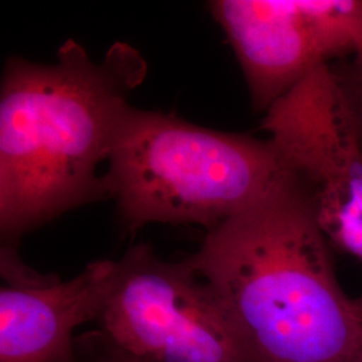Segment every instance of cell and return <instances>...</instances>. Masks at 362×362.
I'll list each match as a JSON object with an SVG mask.
<instances>
[{
  "mask_svg": "<svg viewBox=\"0 0 362 362\" xmlns=\"http://www.w3.org/2000/svg\"><path fill=\"white\" fill-rule=\"evenodd\" d=\"M148 71L117 42L94 62L67 39L52 65L7 61L0 89V233L13 245L70 209L107 197L109 160L130 94Z\"/></svg>",
  "mask_w": 362,
  "mask_h": 362,
  "instance_id": "1",
  "label": "cell"
},
{
  "mask_svg": "<svg viewBox=\"0 0 362 362\" xmlns=\"http://www.w3.org/2000/svg\"><path fill=\"white\" fill-rule=\"evenodd\" d=\"M330 243L290 179L208 231L189 257L250 362H353L362 321L338 284Z\"/></svg>",
  "mask_w": 362,
  "mask_h": 362,
  "instance_id": "2",
  "label": "cell"
},
{
  "mask_svg": "<svg viewBox=\"0 0 362 362\" xmlns=\"http://www.w3.org/2000/svg\"><path fill=\"white\" fill-rule=\"evenodd\" d=\"M104 177L107 197L134 233L151 223L199 224L209 231L290 175L269 140L130 106Z\"/></svg>",
  "mask_w": 362,
  "mask_h": 362,
  "instance_id": "3",
  "label": "cell"
},
{
  "mask_svg": "<svg viewBox=\"0 0 362 362\" xmlns=\"http://www.w3.org/2000/svg\"><path fill=\"white\" fill-rule=\"evenodd\" d=\"M97 324L134 362H250L219 297L189 258L167 262L145 245L117 260Z\"/></svg>",
  "mask_w": 362,
  "mask_h": 362,
  "instance_id": "4",
  "label": "cell"
},
{
  "mask_svg": "<svg viewBox=\"0 0 362 362\" xmlns=\"http://www.w3.org/2000/svg\"><path fill=\"white\" fill-rule=\"evenodd\" d=\"M281 161L330 245L362 263V137L329 65L320 66L266 112Z\"/></svg>",
  "mask_w": 362,
  "mask_h": 362,
  "instance_id": "5",
  "label": "cell"
},
{
  "mask_svg": "<svg viewBox=\"0 0 362 362\" xmlns=\"http://www.w3.org/2000/svg\"><path fill=\"white\" fill-rule=\"evenodd\" d=\"M117 260H95L70 281L45 276L0 290V362H76V329L98 321Z\"/></svg>",
  "mask_w": 362,
  "mask_h": 362,
  "instance_id": "6",
  "label": "cell"
},
{
  "mask_svg": "<svg viewBox=\"0 0 362 362\" xmlns=\"http://www.w3.org/2000/svg\"><path fill=\"white\" fill-rule=\"evenodd\" d=\"M209 10L233 46L258 112L266 113L327 65L300 0H216Z\"/></svg>",
  "mask_w": 362,
  "mask_h": 362,
  "instance_id": "7",
  "label": "cell"
},
{
  "mask_svg": "<svg viewBox=\"0 0 362 362\" xmlns=\"http://www.w3.org/2000/svg\"><path fill=\"white\" fill-rule=\"evenodd\" d=\"M325 61L362 54V0H300Z\"/></svg>",
  "mask_w": 362,
  "mask_h": 362,
  "instance_id": "8",
  "label": "cell"
},
{
  "mask_svg": "<svg viewBox=\"0 0 362 362\" xmlns=\"http://www.w3.org/2000/svg\"><path fill=\"white\" fill-rule=\"evenodd\" d=\"M76 362H134L94 330L76 339Z\"/></svg>",
  "mask_w": 362,
  "mask_h": 362,
  "instance_id": "9",
  "label": "cell"
},
{
  "mask_svg": "<svg viewBox=\"0 0 362 362\" xmlns=\"http://www.w3.org/2000/svg\"><path fill=\"white\" fill-rule=\"evenodd\" d=\"M356 117L362 137V54L350 59L342 70H333Z\"/></svg>",
  "mask_w": 362,
  "mask_h": 362,
  "instance_id": "10",
  "label": "cell"
},
{
  "mask_svg": "<svg viewBox=\"0 0 362 362\" xmlns=\"http://www.w3.org/2000/svg\"><path fill=\"white\" fill-rule=\"evenodd\" d=\"M353 302H354V306H356V310L358 313V315H360V318H361L362 321V296L361 297L356 298V299H353Z\"/></svg>",
  "mask_w": 362,
  "mask_h": 362,
  "instance_id": "11",
  "label": "cell"
},
{
  "mask_svg": "<svg viewBox=\"0 0 362 362\" xmlns=\"http://www.w3.org/2000/svg\"><path fill=\"white\" fill-rule=\"evenodd\" d=\"M353 362H362V353L361 354H360V356H358V357H357V358H356V360H354V361Z\"/></svg>",
  "mask_w": 362,
  "mask_h": 362,
  "instance_id": "12",
  "label": "cell"
}]
</instances>
